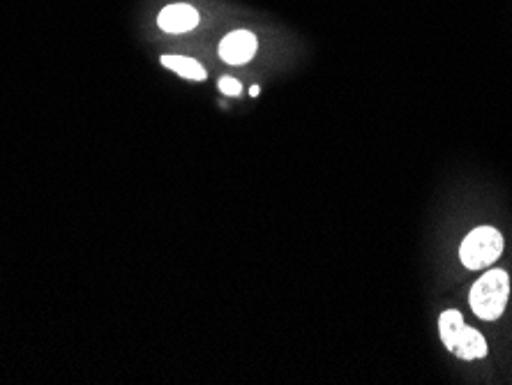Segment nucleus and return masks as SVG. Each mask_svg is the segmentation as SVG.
<instances>
[{"label":"nucleus","instance_id":"obj_6","mask_svg":"<svg viewBox=\"0 0 512 385\" xmlns=\"http://www.w3.org/2000/svg\"><path fill=\"white\" fill-rule=\"evenodd\" d=\"M162 65L190 81H206V77H208L206 70L201 67V63H197V60L187 58V56H162Z\"/></svg>","mask_w":512,"mask_h":385},{"label":"nucleus","instance_id":"obj_9","mask_svg":"<svg viewBox=\"0 0 512 385\" xmlns=\"http://www.w3.org/2000/svg\"><path fill=\"white\" fill-rule=\"evenodd\" d=\"M259 93H261V88H259V86H252V88H250V95H252V97H256Z\"/></svg>","mask_w":512,"mask_h":385},{"label":"nucleus","instance_id":"obj_7","mask_svg":"<svg viewBox=\"0 0 512 385\" xmlns=\"http://www.w3.org/2000/svg\"><path fill=\"white\" fill-rule=\"evenodd\" d=\"M462 326H464V316L462 312H457V309H448V312H443L439 316V332H441L443 344L448 346V351L453 349V342L457 332L462 330Z\"/></svg>","mask_w":512,"mask_h":385},{"label":"nucleus","instance_id":"obj_4","mask_svg":"<svg viewBox=\"0 0 512 385\" xmlns=\"http://www.w3.org/2000/svg\"><path fill=\"white\" fill-rule=\"evenodd\" d=\"M157 24L164 30V33H190L192 28L199 24V12L194 10L192 5L178 3L164 7L157 17Z\"/></svg>","mask_w":512,"mask_h":385},{"label":"nucleus","instance_id":"obj_5","mask_svg":"<svg viewBox=\"0 0 512 385\" xmlns=\"http://www.w3.org/2000/svg\"><path fill=\"white\" fill-rule=\"evenodd\" d=\"M450 351H453L455 356L462 358V360H480V358L487 356V342L476 328L462 326V330L457 332L453 349H450Z\"/></svg>","mask_w":512,"mask_h":385},{"label":"nucleus","instance_id":"obj_1","mask_svg":"<svg viewBox=\"0 0 512 385\" xmlns=\"http://www.w3.org/2000/svg\"><path fill=\"white\" fill-rule=\"evenodd\" d=\"M510 296V277L506 270H487V273L473 284L469 303L473 314L483 321H496L506 312Z\"/></svg>","mask_w":512,"mask_h":385},{"label":"nucleus","instance_id":"obj_3","mask_svg":"<svg viewBox=\"0 0 512 385\" xmlns=\"http://www.w3.org/2000/svg\"><path fill=\"white\" fill-rule=\"evenodd\" d=\"M259 42L250 30H233L220 42V58L229 65H245L254 58Z\"/></svg>","mask_w":512,"mask_h":385},{"label":"nucleus","instance_id":"obj_2","mask_svg":"<svg viewBox=\"0 0 512 385\" xmlns=\"http://www.w3.org/2000/svg\"><path fill=\"white\" fill-rule=\"evenodd\" d=\"M503 254V236L494 226H478L464 238L459 259L466 270H485Z\"/></svg>","mask_w":512,"mask_h":385},{"label":"nucleus","instance_id":"obj_8","mask_svg":"<svg viewBox=\"0 0 512 385\" xmlns=\"http://www.w3.org/2000/svg\"><path fill=\"white\" fill-rule=\"evenodd\" d=\"M217 86H220V90H222L224 95H231V97L233 95H240V90H243V86H240V81L231 79V77H222Z\"/></svg>","mask_w":512,"mask_h":385}]
</instances>
